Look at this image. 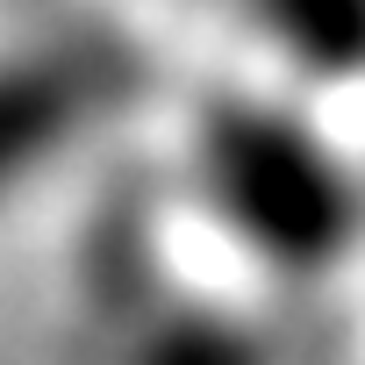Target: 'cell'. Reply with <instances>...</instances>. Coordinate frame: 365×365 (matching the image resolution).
<instances>
[{
    "label": "cell",
    "mask_w": 365,
    "mask_h": 365,
    "mask_svg": "<svg viewBox=\"0 0 365 365\" xmlns=\"http://www.w3.org/2000/svg\"><path fill=\"white\" fill-rule=\"evenodd\" d=\"M208 172H215V194L230 201V215L279 244H308V237L336 230V215H344L336 172L322 165V150L294 122L258 115V108L215 122Z\"/></svg>",
    "instance_id": "cell-1"
},
{
    "label": "cell",
    "mask_w": 365,
    "mask_h": 365,
    "mask_svg": "<svg viewBox=\"0 0 365 365\" xmlns=\"http://www.w3.org/2000/svg\"><path fill=\"white\" fill-rule=\"evenodd\" d=\"M258 29L308 72H365V0H251Z\"/></svg>",
    "instance_id": "cell-2"
}]
</instances>
